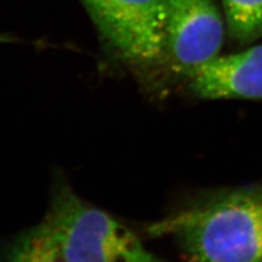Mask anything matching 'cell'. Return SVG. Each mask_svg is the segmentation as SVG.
<instances>
[{
	"label": "cell",
	"instance_id": "obj_5",
	"mask_svg": "<svg viewBox=\"0 0 262 262\" xmlns=\"http://www.w3.org/2000/svg\"><path fill=\"white\" fill-rule=\"evenodd\" d=\"M201 100H262V45L217 56L187 79Z\"/></svg>",
	"mask_w": 262,
	"mask_h": 262
},
{
	"label": "cell",
	"instance_id": "obj_1",
	"mask_svg": "<svg viewBox=\"0 0 262 262\" xmlns=\"http://www.w3.org/2000/svg\"><path fill=\"white\" fill-rule=\"evenodd\" d=\"M186 262H262V187L219 192L152 224Z\"/></svg>",
	"mask_w": 262,
	"mask_h": 262
},
{
	"label": "cell",
	"instance_id": "obj_6",
	"mask_svg": "<svg viewBox=\"0 0 262 262\" xmlns=\"http://www.w3.org/2000/svg\"><path fill=\"white\" fill-rule=\"evenodd\" d=\"M0 262H68L42 220L11 237L0 248Z\"/></svg>",
	"mask_w": 262,
	"mask_h": 262
},
{
	"label": "cell",
	"instance_id": "obj_3",
	"mask_svg": "<svg viewBox=\"0 0 262 262\" xmlns=\"http://www.w3.org/2000/svg\"><path fill=\"white\" fill-rule=\"evenodd\" d=\"M117 58L139 76L161 69L168 0H82Z\"/></svg>",
	"mask_w": 262,
	"mask_h": 262
},
{
	"label": "cell",
	"instance_id": "obj_7",
	"mask_svg": "<svg viewBox=\"0 0 262 262\" xmlns=\"http://www.w3.org/2000/svg\"><path fill=\"white\" fill-rule=\"evenodd\" d=\"M228 34L242 44L262 37V0H222Z\"/></svg>",
	"mask_w": 262,
	"mask_h": 262
},
{
	"label": "cell",
	"instance_id": "obj_2",
	"mask_svg": "<svg viewBox=\"0 0 262 262\" xmlns=\"http://www.w3.org/2000/svg\"><path fill=\"white\" fill-rule=\"evenodd\" d=\"M43 221L68 262H166L119 220L79 195L61 173L54 175Z\"/></svg>",
	"mask_w": 262,
	"mask_h": 262
},
{
	"label": "cell",
	"instance_id": "obj_4",
	"mask_svg": "<svg viewBox=\"0 0 262 262\" xmlns=\"http://www.w3.org/2000/svg\"><path fill=\"white\" fill-rule=\"evenodd\" d=\"M223 38L224 20L214 0H168L161 69L188 79L219 56Z\"/></svg>",
	"mask_w": 262,
	"mask_h": 262
}]
</instances>
